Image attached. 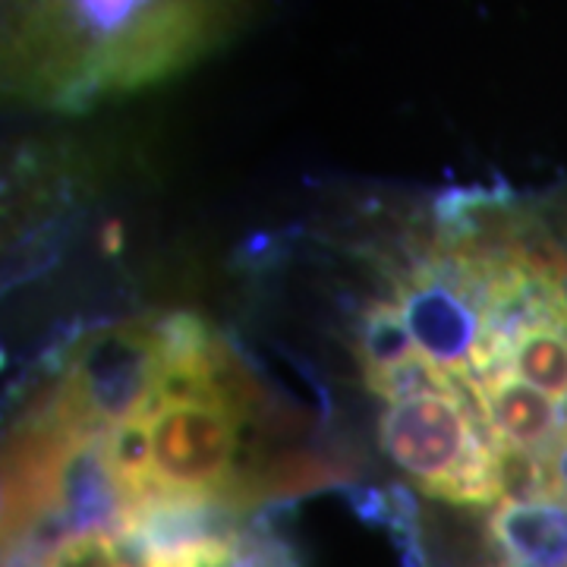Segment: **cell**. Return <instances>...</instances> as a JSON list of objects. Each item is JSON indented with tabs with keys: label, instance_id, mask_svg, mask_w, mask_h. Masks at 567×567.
<instances>
[{
	"label": "cell",
	"instance_id": "1",
	"mask_svg": "<svg viewBox=\"0 0 567 567\" xmlns=\"http://www.w3.org/2000/svg\"><path fill=\"white\" fill-rule=\"evenodd\" d=\"M379 445L432 498L457 507L505 502L495 439L466 388H429L385 404Z\"/></svg>",
	"mask_w": 567,
	"mask_h": 567
},
{
	"label": "cell",
	"instance_id": "2",
	"mask_svg": "<svg viewBox=\"0 0 567 567\" xmlns=\"http://www.w3.org/2000/svg\"><path fill=\"white\" fill-rule=\"evenodd\" d=\"M167 334L162 322H121L92 331L70 350L44 420L73 439H102L145 416L164 385Z\"/></svg>",
	"mask_w": 567,
	"mask_h": 567
},
{
	"label": "cell",
	"instance_id": "3",
	"mask_svg": "<svg viewBox=\"0 0 567 567\" xmlns=\"http://www.w3.org/2000/svg\"><path fill=\"white\" fill-rule=\"evenodd\" d=\"M244 394L158 401L145 413L155 495L215 498L240 511L234 457L240 442Z\"/></svg>",
	"mask_w": 567,
	"mask_h": 567
},
{
	"label": "cell",
	"instance_id": "4",
	"mask_svg": "<svg viewBox=\"0 0 567 567\" xmlns=\"http://www.w3.org/2000/svg\"><path fill=\"white\" fill-rule=\"evenodd\" d=\"M391 303L401 309L406 328L429 363L454 382H473V360L483 338L480 309L447 262L429 246L404 265H391Z\"/></svg>",
	"mask_w": 567,
	"mask_h": 567
},
{
	"label": "cell",
	"instance_id": "5",
	"mask_svg": "<svg viewBox=\"0 0 567 567\" xmlns=\"http://www.w3.org/2000/svg\"><path fill=\"white\" fill-rule=\"evenodd\" d=\"M466 391L498 445L546 457L567 432V401L527 385L511 369H488Z\"/></svg>",
	"mask_w": 567,
	"mask_h": 567
},
{
	"label": "cell",
	"instance_id": "6",
	"mask_svg": "<svg viewBox=\"0 0 567 567\" xmlns=\"http://www.w3.org/2000/svg\"><path fill=\"white\" fill-rule=\"evenodd\" d=\"M133 551L114 527H85L63 533L39 567H126Z\"/></svg>",
	"mask_w": 567,
	"mask_h": 567
},
{
	"label": "cell",
	"instance_id": "7",
	"mask_svg": "<svg viewBox=\"0 0 567 567\" xmlns=\"http://www.w3.org/2000/svg\"><path fill=\"white\" fill-rule=\"evenodd\" d=\"M227 567H306L293 539L271 524V517H259L256 524L237 536V548Z\"/></svg>",
	"mask_w": 567,
	"mask_h": 567
},
{
	"label": "cell",
	"instance_id": "8",
	"mask_svg": "<svg viewBox=\"0 0 567 567\" xmlns=\"http://www.w3.org/2000/svg\"><path fill=\"white\" fill-rule=\"evenodd\" d=\"M126 567H140V565H136V561H130V565H126Z\"/></svg>",
	"mask_w": 567,
	"mask_h": 567
}]
</instances>
